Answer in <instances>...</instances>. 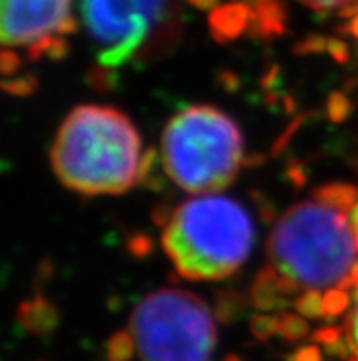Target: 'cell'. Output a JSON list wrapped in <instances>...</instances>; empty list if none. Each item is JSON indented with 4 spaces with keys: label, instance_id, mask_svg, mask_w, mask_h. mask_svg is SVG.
I'll return each instance as SVG.
<instances>
[{
    "label": "cell",
    "instance_id": "4fadbf2b",
    "mask_svg": "<svg viewBox=\"0 0 358 361\" xmlns=\"http://www.w3.org/2000/svg\"><path fill=\"white\" fill-rule=\"evenodd\" d=\"M313 198L320 204L350 215L358 202V189L351 183H327L313 192Z\"/></svg>",
    "mask_w": 358,
    "mask_h": 361
},
{
    "label": "cell",
    "instance_id": "ee69618b",
    "mask_svg": "<svg viewBox=\"0 0 358 361\" xmlns=\"http://www.w3.org/2000/svg\"><path fill=\"white\" fill-rule=\"evenodd\" d=\"M223 361H243V360H241L238 354H227V356L223 357Z\"/></svg>",
    "mask_w": 358,
    "mask_h": 361
},
{
    "label": "cell",
    "instance_id": "d4e9b609",
    "mask_svg": "<svg viewBox=\"0 0 358 361\" xmlns=\"http://www.w3.org/2000/svg\"><path fill=\"white\" fill-rule=\"evenodd\" d=\"M127 247L132 257L136 259H146L150 253L154 252V240L145 233L132 235L127 240Z\"/></svg>",
    "mask_w": 358,
    "mask_h": 361
},
{
    "label": "cell",
    "instance_id": "9c48e42d",
    "mask_svg": "<svg viewBox=\"0 0 358 361\" xmlns=\"http://www.w3.org/2000/svg\"><path fill=\"white\" fill-rule=\"evenodd\" d=\"M252 17L247 33L256 39H274L286 33L287 9L281 0H250Z\"/></svg>",
    "mask_w": 358,
    "mask_h": 361
},
{
    "label": "cell",
    "instance_id": "e575fe53",
    "mask_svg": "<svg viewBox=\"0 0 358 361\" xmlns=\"http://www.w3.org/2000/svg\"><path fill=\"white\" fill-rule=\"evenodd\" d=\"M260 85H262L263 90L267 92L278 90V85H280V68H278L276 64L263 72L262 79H260Z\"/></svg>",
    "mask_w": 358,
    "mask_h": 361
},
{
    "label": "cell",
    "instance_id": "60d3db41",
    "mask_svg": "<svg viewBox=\"0 0 358 361\" xmlns=\"http://www.w3.org/2000/svg\"><path fill=\"white\" fill-rule=\"evenodd\" d=\"M281 103H283V112H286V114H293V112H295L296 103H295V101H293V97H290V96H283Z\"/></svg>",
    "mask_w": 358,
    "mask_h": 361
},
{
    "label": "cell",
    "instance_id": "d590c367",
    "mask_svg": "<svg viewBox=\"0 0 358 361\" xmlns=\"http://www.w3.org/2000/svg\"><path fill=\"white\" fill-rule=\"evenodd\" d=\"M218 81L219 87L227 92H236L240 88V78L234 72H231V70H222L218 73Z\"/></svg>",
    "mask_w": 358,
    "mask_h": 361
},
{
    "label": "cell",
    "instance_id": "4dcf8cb0",
    "mask_svg": "<svg viewBox=\"0 0 358 361\" xmlns=\"http://www.w3.org/2000/svg\"><path fill=\"white\" fill-rule=\"evenodd\" d=\"M20 64H23V61H20V57L17 55V51L6 48V50L2 51V55H0V68H2L4 78L15 75V73L20 70Z\"/></svg>",
    "mask_w": 358,
    "mask_h": 361
},
{
    "label": "cell",
    "instance_id": "7402d4cb",
    "mask_svg": "<svg viewBox=\"0 0 358 361\" xmlns=\"http://www.w3.org/2000/svg\"><path fill=\"white\" fill-rule=\"evenodd\" d=\"M88 82L96 90L108 92L117 85V73L114 72V68H108V66L99 64L94 70H90V73H88Z\"/></svg>",
    "mask_w": 358,
    "mask_h": 361
},
{
    "label": "cell",
    "instance_id": "7a4b0ae2",
    "mask_svg": "<svg viewBox=\"0 0 358 361\" xmlns=\"http://www.w3.org/2000/svg\"><path fill=\"white\" fill-rule=\"evenodd\" d=\"M271 266L300 288L351 286L358 246L350 215L320 202H302L276 220L267 240Z\"/></svg>",
    "mask_w": 358,
    "mask_h": 361
},
{
    "label": "cell",
    "instance_id": "8d00e7d4",
    "mask_svg": "<svg viewBox=\"0 0 358 361\" xmlns=\"http://www.w3.org/2000/svg\"><path fill=\"white\" fill-rule=\"evenodd\" d=\"M77 30V20L73 18V15H70L68 18H64L63 24H60L59 27H57V35H66V33H73Z\"/></svg>",
    "mask_w": 358,
    "mask_h": 361
},
{
    "label": "cell",
    "instance_id": "8992f818",
    "mask_svg": "<svg viewBox=\"0 0 358 361\" xmlns=\"http://www.w3.org/2000/svg\"><path fill=\"white\" fill-rule=\"evenodd\" d=\"M168 0H82V17L99 64L117 68L163 23Z\"/></svg>",
    "mask_w": 358,
    "mask_h": 361
},
{
    "label": "cell",
    "instance_id": "d6986e66",
    "mask_svg": "<svg viewBox=\"0 0 358 361\" xmlns=\"http://www.w3.org/2000/svg\"><path fill=\"white\" fill-rule=\"evenodd\" d=\"M350 293L342 288H329L324 293V314L327 319L338 317L350 308Z\"/></svg>",
    "mask_w": 358,
    "mask_h": 361
},
{
    "label": "cell",
    "instance_id": "e0dca14e",
    "mask_svg": "<svg viewBox=\"0 0 358 361\" xmlns=\"http://www.w3.org/2000/svg\"><path fill=\"white\" fill-rule=\"evenodd\" d=\"M295 308L300 316L307 319H322L324 314V295L318 290H305L295 301Z\"/></svg>",
    "mask_w": 358,
    "mask_h": 361
},
{
    "label": "cell",
    "instance_id": "ab89813d",
    "mask_svg": "<svg viewBox=\"0 0 358 361\" xmlns=\"http://www.w3.org/2000/svg\"><path fill=\"white\" fill-rule=\"evenodd\" d=\"M340 32L347 33V35L354 37V39H358V13L354 15L353 20H351L350 24H347V27H340Z\"/></svg>",
    "mask_w": 358,
    "mask_h": 361
},
{
    "label": "cell",
    "instance_id": "7bdbcfd3",
    "mask_svg": "<svg viewBox=\"0 0 358 361\" xmlns=\"http://www.w3.org/2000/svg\"><path fill=\"white\" fill-rule=\"evenodd\" d=\"M350 281H351V286H354V288H358V262L353 266V270H351Z\"/></svg>",
    "mask_w": 358,
    "mask_h": 361
},
{
    "label": "cell",
    "instance_id": "7c38bea8",
    "mask_svg": "<svg viewBox=\"0 0 358 361\" xmlns=\"http://www.w3.org/2000/svg\"><path fill=\"white\" fill-rule=\"evenodd\" d=\"M249 307H252L250 298L236 290H222L214 298V316L222 325H232L243 319L249 314Z\"/></svg>",
    "mask_w": 358,
    "mask_h": 361
},
{
    "label": "cell",
    "instance_id": "30bf717a",
    "mask_svg": "<svg viewBox=\"0 0 358 361\" xmlns=\"http://www.w3.org/2000/svg\"><path fill=\"white\" fill-rule=\"evenodd\" d=\"M17 319L33 336L53 334L59 329V310L42 295L23 301L17 310Z\"/></svg>",
    "mask_w": 358,
    "mask_h": 361
},
{
    "label": "cell",
    "instance_id": "5bb4252c",
    "mask_svg": "<svg viewBox=\"0 0 358 361\" xmlns=\"http://www.w3.org/2000/svg\"><path fill=\"white\" fill-rule=\"evenodd\" d=\"M165 176H168L163 167V158L155 149L150 147L145 154L141 156L139 173H137V185L148 188L152 191H161L165 188Z\"/></svg>",
    "mask_w": 358,
    "mask_h": 361
},
{
    "label": "cell",
    "instance_id": "4316f807",
    "mask_svg": "<svg viewBox=\"0 0 358 361\" xmlns=\"http://www.w3.org/2000/svg\"><path fill=\"white\" fill-rule=\"evenodd\" d=\"M70 54V44L63 35H50L48 50H46V59L50 61H63Z\"/></svg>",
    "mask_w": 358,
    "mask_h": 361
},
{
    "label": "cell",
    "instance_id": "277c9868",
    "mask_svg": "<svg viewBox=\"0 0 358 361\" xmlns=\"http://www.w3.org/2000/svg\"><path fill=\"white\" fill-rule=\"evenodd\" d=\"M161 158L177 188L192 195H214L234 182L243 165V137L225 112L192 105L165 127Z\"/></svg>",
    "mask_w": 358,
    "mask_h": 361
},
{
    "label": "cell",
    "instance_id": "603a6c76",
    "mask_svg": "<svg viewBox=\"0 0 358 361\" xmlns=\"http://www.w3.org/2000/svg\"><path fill=\"white\" fill-rule=\"evenodd\" d=\"M344 338L347 339L351 348V357L347 361H358V292L357 305H354V308L347 314L344 321Z\"/></svg>",
    "mask_w": 358,
    "mask_h": 361
},
{
    "label": "cell",
    "instance_id": "cb8c5ba5",
    "mask_svg": "<svg viewBox=\"0 0 358 361\" xmlns=\"http://www.w3.org/2000/svg\"><path fill=\"white\" fill-rule=\"evenodd\" d=\"M327 41H329V39H326V37L313 33V35H307L305 39L296 42V44L293 46V51H295V55L322 54L324 50H327Z\"/></svg>",
    "mask_w": 358,
    "mask_h": 361
},
{
    "label": "cell",
    "instance_id": "74e56055",
    "mask_svg": "<svg viewBox=\"0 0 358 361\" xmlns=\"http://www.w3.org/2000/svg\"><path fill=\"white\" fill-rule=\"evenodd\" d=\"M265 164V156L260 154V152H252V154L245 156L243 165L245 167H258V165Z\"/></svg>",
    "mask_w": 358,
    "mask_h": 361
},
{
    "label": "cell",
    "instance_id": "3957f363",
    "mask_svg": "<svg viewBox=\"0 0 358 361\" xmlns=\"http://www.w3.org/2000/svg\"><path fill=\"white\" fill-rule=\"evenodd\" d=\"M161 244L183 279L219 281L247 261L252 252L254 226L240 202L200 195L176 207Z\"/></svg>",
    "mask_w": 358,
    "mask_h": 361
},
{
    "label": "cell",
    "instance_id": "f6af8a7d",
    "mask_svg": "<svg viewBox=\"0 0 358 361\" xmlns=\"http://www.w3.org/2000/svg\"><path fill=\"white\" fill-rule=\"evenodd\" d=\"M354 238H357V246H358V231H357V233H354Z\"/></svg>",
    "mask_w": 358,
    "mask_h": 361
},
{
    "label": "cell",
    "instance_id": "ac0fdd59",
    "mask_svg": "<svg viewBox=\"0 0 358 361\" xmlns=\"http://www.w3.org/2000/svg\"><path fill=\"white\" fill-rule=\"evenodd\" d=\"M280 336L286 341H300L309 336V325L307 321L298 314H289L283 312L280 316Z\"/></svg>",
    "mask_w": 358,
    "mask_h": 361
},
{
    "label": "cell",
    "instance_id": "9a60e30c",
    "mask_svg": "<svg viewBox=\"0 0 358 361\" xmlns=\"http://www.w3.org/2000/svg\"><path fill=\"white\" fill-rule=\"evenodd\" d=\"M136 339L127 330H119L110 336L105 347L106 361H130L136 354Z\"/></svg>",
    "mask_w": 358,
    "mask_h": 361
},
{
    "label": "cell",
    "instance_id": "52a82bcc",
    "mask_svg": "<svg viewBox=\"0 0 358 361\" xmlns=\"http://www.w3.org/2000/svg\"><path fill=\"white\" fill-rule=\"evenodd\" d=\"M72 0H2L0 39L4 46H24L51 35L70 15Z\"/></svg>",
    "mask_w": 358,
    "mask_h": 361
},
{
    "label": "cell",
    "instance_id": "f1b7e54d",
    "mask_svg": "<svg viewBox=\"0 0 358 361\" xmlns=\"http://www.w3.org/2000/svg\"><path fill=\"white\" fill-rule=\"evenodd\" d=\"M327 54L331 55V59L338 64H347L351 59L350 46L340 39H329L327 41Z\"/></svg>",
    "mask_w": 358,
    "mask_h": 361
},
{
    "label": "cell",
    "instance_id": "f546056e",
    "mask_svg": "<svg viewBox=\"0 0 358 361\" xmlns=\"http://www.w3.org/2000/svg\"><path fill=\"white\" fill-rule=\"evenodd\" d=\"M342 338H344V326H342V329L340 326H326V329H318L313 334L314 341L324 345V347L336 343V341Z\"/></svg>",
    "mask_w": 358,
    "mask_h": 361
},
{
    "label": "cell",
    "instance_id": "836d02e7",
    "mask_svg": "<svg viewBox=\"0 0 358 361\" xmlns=\"http://www.w3.org/2000/svg\"><path fill=\"white\" fill-rule=\"evenodd\" d=\"M174 211L176 209H172L168 204H159V206H155L154 209H152V220H154V224L158 226V228H167L168 222L172 220Z\"/></svg>",
    "mask_w": 358,
    "mask_h": 361
},
{
    "label": "cell",
    "instance_id": "ffe728a7",
    "mask_svg": "<svg viewBox=\"0 0 358 361\" xmlns=\"http://www.w3.org/2000/svg\"><path fill=\"white\" fill-rule=\"evenodd\" d=\"M2 88H4V92L9 94V96L27 97L37 92V88H39V79L33 73H24V75H18V78L4 79L2 81Z\"/></svg>",
    "mask_w": 358,
    "mask_h": 361
},
{
    "label": "cell",
    "instance_id": "8fae6325",
    "mask_svg": "<svg viewBox=\"0 0 358 361\" xmlns=\"http://www.w3.org/2000/svg\"><path fill=\"white\" fill-rule=\"evenodd\" d=\"M249 298L252 307L262 312L286 310L290 305V298H287L280 288V274L271 264L265 266L256 275L250 286Z\"/></svg>",
    "mask_w": 358,
    "mask_h": 361
},
{
    "label": "cell",
    "instance_id": "6da1fadb",
    "mask_svg": "<svg viewBox=\"0 0 358 361\" xmlns=\"http://www.w3.org/2000/svg\"><path fill=\"white\" fill-rule=\"evenodd\" d=\"M141 137L127 116L112 106L81 105L60 125L51 165L75 192L121 195L137 183Z\"/></svg>",
    "mask_w": 358,
    "mask_h": 361
},
{
    "label": "cell",
    "instance_id": "484cf974",
    "mask_svg": "<svg viewBox=\"0 0 358 361\" xmlns=\"http://www.w3.org/2000/svg\"><path fill=\"white\" fill-rule=\"evenodd\" d=\"M305 121V116H298V118L293 121V123L289 125V127L283 130V134L281 136H278V140L274 142V145H272V156H280L281 152L286 151L287 145L290 143V140H293V136H295L296 133H298V128L302 127V123Z\"/></svg>",
    "mask_w": 358,
    "mask_h": 361
},
{
    "label": "cell",
    "instance_id": "f35d334b",
    "mask_svg": "<svg viewBox=\"0 0 358 361\" xmlns=\"http://www.w3.org/2000/svg\"><path fill=\"white\" fill-rule=\"evenodd\" d=\"M194 8L198 9H203V11H209V9L216 8L218 6L219 0H188Z\"/></svg>",
    "mask_w": 358,
    "mask_h": 361
},
{
    "label": "cell",
    "instance_id": "b9f144b4",
    "mask_svg": "<svg viewBox=\"0 0 358 361\" xmlns=\"http://www.w3.org/2000/svg\"><path fill=\"white\" fill-rule=\"evenodd\" d=\"M350 224H351V228H353L354 233H357L358 231V202H357V206L353 207V211L350 213Z\"/></svg>",
    "mask_w": 358,
    "mask_h": 361
},
{
    "label": "cell",
    "instance_id": "ba28073f",
    "mask_svg": "<svg viewBox=\"0 0 358 361\" xmlns=\"http://www.w3.org/2000/svg\"><path fill=\"white\" fill-rule=\"evenodd\" d=\"M252 8L247 2H231V4L219 6L210 13L209 27L214 41L219 44L231 42L247 32Z\"/></svg>",
    "mask_w": 358,
    "mask_h": 361
},
{
    "label": "cell",
    "instance_id": "2e32d148",
    "mask_svg": "<svg viewBox=\"0 0 358 361\" xmlns=\"http://www.w3.org/2000/svg\"><path fill=\"white\" fill-rule=\"evenodd\" d=\"M249 329L258 341H269L280 334V316L274 314H256L249 317Z\"/></svg>",
    "mask_w": 358,
    "mask_h": 361
},
{
    "label": "cell",
    "instance_id": "5b68a950",
    "mask_svg": "<svg viewBox=\"0 0 358 361\" xmlns=\"http://www.w3.org/2000/svg\"><path fill=\"white\" fill-rule=\"evenodd\" d=\"M141 361H212L218 332L196 293L163 288L139 301L130 317Z\"/></svg>",
    "mask_w": 358,
    "mask_h": 361
},
{
    "label": "cell",
    "instance_id": "44dd1931",
    "mask_svg": "<svg viewBox=\"0 0 358 361\" xmlns=\"http://www.w3.org/2000/svg\"><path fill=\"white\" fill-rule=\"evenodd\" d=\"M353 105H351L350 97L345 96L344 92H333L329 99H327V116L333 123H342L350 118Z\"/></svg>",
    "mask_w": 358,
    "mask_h": 361
},
{
    "label": "cell",
    "instance_id": "1f68e13d",
    "mask_svg": "<svg viewBox=\"0 0 358 361\" xmlns=\"http://www.w3.org/2000/svg\"><path fill=\"white\" fill-rule=\"evenodd\" d=\"M290 361H324L322 353L317 345H305V347L296 348L293 356L289 357Z\"/></svg>",
    "mask_w": 358,
    "mask_h": 361
},
{
    "label": "cell",
    "instance_id": "83f0119b",
    "mask_svg": "<svg viewBox=\"0 0 358 361\" xmlns=\"http://www.w3.org/2000/svg\"><path fill=\"white\" fill-rule=\"evenodd\" d=\"M286 174L287 178H289V182L293 183V188L296 189H302L307 183V173H305V165L302 164V161L298 160H289V164H287V169H286Z\"/></svg>",
    "mask_w": 358,
    "mask_h": 361
},
{
    "label": "cell",
    "instance_id": "d6a6232c",
    "mask_svg": "<svg viewBox=\"0 0 358 361\" xmlns=\"http://www.w3.org/2000/svg\"><path fill=\"white\" fill-rule=\"evenodd\" d=\"M302 4L309 6L314 11H329L335 8H344V6L351 4L353 0H300Z\"/></svg>",
    "mask_w": 358,
    "mask_h": 361
}]
</instances>
